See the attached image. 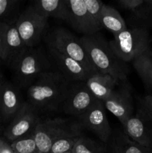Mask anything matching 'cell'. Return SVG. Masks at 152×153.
<instances>
[{"instance_id":"6da1fadb","label":"cell","mask_w":152,"mask_h":153,"mask_svg":"<svg viewBox=\"0 0 152 153\" xmlns=\"http://www.w3.org/2000/svg\"><path fill=\"white\" fill-rule=\"evenodd\" d=\"M71 82L57 70L45 72L27 88L28 103L37 111L61 108Z\"/></svg>"},{"instance_id":"7a4b0ae2","label":"cell","mask_w":152,"mask_h":153,"mask_svg":"<svg viewBox=\"0 0 152 153\" xmlns=\"http://www.w3.org/2000/svg\"><path fill=\"white\" fill-rule=\"evenodd\" d=\"M79 39L96 73L110 75L119 80L127 79L130 67L115 55L102 34L98 32Z\"/></svg>"},{"instance_id":"3957f363","label":"cell","mask_w":152,"mask_h":153,"mask_svg":"<svg viewBox=\"0 0 152 153\" xmlns=\"http://www.w3.org/2000/svg\"><path fill=\"white\" fill-rule=\"evenodd\" d=\"M109 46L115 55L124 62L133 61L151 49L148 28L131 27L114 35Z\"/></svg>"},{"instance_id":"277c9868","label":"cell","mask_w":152,"mask_h":153,"mask_svg":"<svg viewBox=\"0 0 152 153\" xmlns=\"http://www.w3.org/2000/svg\"><path fill=\"white\" fill-rule=\"evenodd\" d=\"M52 62L40 47L28 48L13 67L14 77L19 88H28L45 72L50 71Z\"/></svg>"},{"instance_id":"5b68a950","label":"cell","mask_w":152,"mask_h":153,"mask_svg":"<svg viewBox=\"0 0 152 153\" xmlns=\"http://www.w3.org/2000/svg\"><path fill=\"white\" fill-rule=\"evenodd\" d=\"M47 47L55 49L59 53L67 55L84 66L87 70L95 74V68L83 49L80 39L64 28L52 29L46 36Z\"/></svg>"},{"instance_id":"8992f818","label":"cell","mask_w":152,"mask_h":153,"mask_svg":"<svg viewBox=\"0 0 152 153\" xmlns=\"http://www.w3.org/2000/svg\"><path fill=\"white\" fill-rule=\"evenodd\" d=\"M81 126L78 123H71L66 119H40L33 131L37 150L49 153L53 143L67 133Z\"/></svg>"},{"instance_id":"52a82bcc","label":"cell","mask_w":152,"mask_h":153,"mask_svg":"<svg viewBox=\"0 0 152 153\" xmlns=\"http://www.w3.org/2000/svg\"><path fill=\"white\" fill-rule=\"evenodd\" d=\"M47 22V18L41 16L32 5L19 15L16 20V27L27 47H35L40 43Z\"/></svg>"},{"instance_id":"ba28073f","label":"cell","mask_w":152,"mask_h":153,"mask_svg":"<svg viewBox=\"0 0 152 153\" xmlns=\"http://www.w3.org/2000/svg\"><path fill=\"white\" fill-rule=\"evenodd\" d=\"M98 101L88 89L86 82H77L70 85L61 109L67 114L77 118Z\"/></svg>"},{"instance_id":"9c48e42d","label":"cell","mask_w":152,"mask_h":153,"mask_svg":"<svg viewBox=\"0 0 152 153\" xmlns=\"http://www.w3.org/2000/svg\"><path fill=\"white\" fill-rule=\"evenodd\" d=\"M77 119L81 126L95 133L103 143H108L112 135V128L102 102L98 100Z\"/></svg>"},{"instance_id":"30bf717a","label":"cell","mask_w":152,"mask_h":153,"mask_svg":"<svg viewBox=\"0 0 152 153\" xmlns=\"http://www.w3.org/2000/svg\"><path fill=\"white\" fill-rule=\"evenodd\" d=\"M37 110L28 102H24L19 111L4 132V136L11 143L33 132L40 120Z\"/></svg>"},{"instance_id":"8fae6325","label":"cell","mask_w":152,"mask_h":153,"mask_svg":"<svg viewBox=\"0 0 152 153\" xmlns=\"http://www.w3.org/2000/svg\"><path fill=\"white\" fill-rule=\"evenodd\" d=\"M49 58L52 66L58 69L57 71L70 82H86L94 73L84 66L67 55L59 53L55 49L48 47Z\"/></svg>"},{"instance_id":"7c38bea8","label":"cell","mask_w":152,"mask_h":153,"mask_svg":"<svg viewBox=\"0 0 152 153\" xmlns=\"http://www.w3.org/2000/svg\"><path fill=\"white\" fill-rule=\"evenodd\" d=\"M24 102L19 88L4 79L0 87V117L2 123L11 122Z\"/></svg>"},{"instance_id":"4fadbf2b","label":"cell","mask_w":152,"mask_h":153,"mask_svg":"<svg viewBox=\"0 0 152 153\" xmlns=\"http://www.w3.org/2000/svg\"><path fill=\"white\" fill-rule=\"evenodd\" d=\"M102 102L104 108L113 114L122 125L134 115L133 99L128 87L115 89Z\"/></svg>"},{"instance_id":"5bb4252c","label":"cell","mask_w":152,"mask_h":153,"mask_svg":"<svg viewBox=\"0 0 152 153\" xmlns=\"http://www.w3.org/2000/svg\"><path fill=\"white\" fill-rule=\"evenodd\" d=\"M28 49L19 36L16 27V20L7 21L4 33L3 64L13 70Z\"/></svg>"},{"instance_id":"9a60e30c","label":"cell","mask_w":152,"mask_h":153,"mask_svg":"<svg viewBox=\"0 0 152 153\" xmlns=\"http://www.w3.org/2000/svg\"><path fill=\"white\" fill-rule=\"evenodd\" d=\"M123 132L136 143L152 149V124L139 108L122 125Z\"/></svg>"},{"instance_id":"2e32d148","label":"cell","mask_w":152,"mask_h":153,"mask_svg":"<svg viewBox=\"0 0 152 153\" xmlns=\"http://www.w3.org/2000/svg\"><path fill=\"white\" fill-rule=\"evenodd\" d=\"M68 8L67 22L75 30L89 36L98 33V30L91 20L84 0H66Z\"/></svg>"},{"instance_id":"e0dca14e","label":"cell","mask_w":152,"mask_h":153,"mask_svg":"<svg viewBox=\"0 0 152 153\" xmlns=\"http://www.w3.org/2000/svg\"><path fill=\"white\" fill-rule=\"evenodd\" d=\"M119 80L108 74L95 73L86 82V87L92 95L100 101L105 100L115 90Z\"/></svg>"},{"instance_id":"ac0fdd59","label":"cell","mask_w":152,"mask_h":153,"mask_svg":"<svg viewBox=\"0 0 152 153\" xmlns=\"http://www.w3.org/2000/svg\"><path fill=\"white\" fill-rule=\"evenodd\" d=\"M33 7L41 16L63 19L67 22L68 8L66 0H38L34 2Z\"/></svg>"},{"instance_id":"d6986e66","label":"cell","mask_w":152,"mask_h":153,"mask_svg":"<svg viewBox=\"0 0 152 153\" xmlns=\"http://www.w3.org/2000/svg\"><path fill=\"white\" fill-rule=\"evenodd\" d=\"M110 151L111 153H152V149L136 143L121 131L113 134Z\"/></svg>"},{"instance_id":"ffe728a7","label":"cell","mask_w":152,"mask_h":153,"mask_svg":"<svg viewBox=\"0 0 152 153\" xmlns=\"http://www.w3.org/2000/svg\"><path fill=\"white\" fill-rule=\"evenodd\" d=\"M100 24L101 28H106L114 35L128 28L120 13L113 7L106 4H104L101 9Z\"/></svg>"},{"instance_id":"44dd1931","label":"cell","mask_w":152,"mask_h":153,"mask_svg":"<svg viewBox=\"0 0 152 153\" xmlns=\"http://www.w3.org/2000/svg\"><path fill=\"white\" fill-rule=\"evenodd\" d=\"M132 62L143 83L148 88L152 90V58L145 53L137 57Z\"/></svg>"},{"instance_id":"7402d4cb","label":"cell","mask_w":152,"mask_h":153,"mask_svg":"<svg viewBox=\"0 0 152 153\" xmlns=\"http://www.w3.org/2000/svg\"><path fill=\"white\" fill-rule=\"evenodd\" d=\"M81 126L67 133L57 140L50 149L49 153H66L72 150L76 141L80 135Z\"/></svg>"},{"instance_id":"603a6c76","label":"cell","mask_w":152,"mask_h":153,"mask_svg":"<svg viewBox=\"0 0 152 153\" xmlns=\"http://www.w3.org/2000/svg\"><path fill=\"white\" fill-rule=\"evenodd\" d=\"M72 152L74 153H108L104 143L85 136H80L76 141Z\"/></svg>"},{"instance_id":"cb8c5ba5","label":"cell","mask_w":152,"mask_h":153,"mask_svg":"<svg viewBox=\"0 0 152 153\" xmlns=\"http://www.w3.org/2000/svg\"><path fill=\"white\" fill-rule=\"evenodd\" d=\"M10 146L14 153H34L37 151L33 132L13 141Z\"/></svg>"},{"instance_id":"d4e9b609","label":"cell","mask_w":152,"mask_h":153,"mask_svg":"<svg viewBox=\"0 0 152 153\" xmlns=\"http://www.w3.org/2000/svg\"><path fill=\"white\" fill-rule=\"evenodd\" d=\"M84 3L86 4L91 20L97 29L100 31L101 28L100 24V16H101V9L104 4L100 0H84Z\"/></svg>"},{"instance_id":"484cf974","label":"cell","mask_w":152,"mask_h":153,"mask_svg":"<svg viewBox=\"0 0 152 153\" xmlns=\"http://www.w3.org/2000/svg\"><path fill=\"white\" fill-rule=\"evenodd\" d=\"M16 0H0V22H7L6 18L16 7Z\"/></svg>"},{"instance_id":"4316f807","label":"cell","mask_w":152,"mask_h":153,"mask_svg":"<svg viewBox=\"0 0 152 153\" xmlns=\"http://www.w3.org/2000/svg\"><path fill=\"white\" fill-rule=\"evenodd\" d=\"M138 108L142 111L149 121L152 123V95H146L139 100Z\"/></svg>"},{"instance_id":"83f0119b","label":"cell","mask_w":152,"mask_h":153,"mask_svg":"<svg viewBox=\"0 0 152 153\" xmlns=\"http://www.w3.org/2000/svg\"><path fill=\"white\" fill-rule=\"evenodd\" d=\"M145 1V0H119L117 3L119 7L132 13L142 7L144 4Z\"/></svg>"},{"instance_id":"f1b7e54d","label":"cell","mask_w":152,"mask_h":153,"mask_svg":"<svg viewBox=\"0 0 152 153\" xmlns=\"http://www.w3.org/2000/svg\"><path fill=\"white\" fill-rule=\"evenodd\" d=\"M145 25L148 28H149V27H152V0H145Z\"/></svg>"},{"instance_id":"f546056e","label":"cell","mask_w":152,"mask_h":153,"mask_svg":"<svg viewBox=\"0 0 152 153\" xmlns=\"http://www.w3.org/2000/svg\"><path fill=\"white\" fill-rule=\"evenodd\" d=\"M7 22H0V64L2 63L3 51H4V33H5Z\"/></svg>"},{"instance_id":"4dcf8cb0","label":"cell","mask_w":152,"mask_h":153,"mask_svg":"<svg viewBox=\"0 0 152 153\" xmlns=\"http://www.w3.org/2000/svg\"><path fill=\"white\" fill-rule=\"evenodd\" d=\"M0 153H14L12 149L10 144L7 143L4 140H1V145H0Z\"/></svg>"},{"instance_id":"1f68e13d","label":"cell","mask_w":152,"mask_h":153,"mask_svg":"<svg viewBox=\"0 0 152 153\" xmlns=\"http://www.w3.org/2000/svg\"><path fill=\"white\" fill-rule=\"evenodd\" d=\"M4 76H3L2 73H1V70H0V87H1V84H2L3 81L4 80ZM0 124H2V122H1V117H0Z\"/></svg>"},{"instance_id":"d6a6232c","label":"cell","mask_w":152,"mask_h":153,"mask_svg":"<svg viewBox=\"0 0 152 153\" xmlns=\"http://www.w3.org/2000/svg\"><path fill=\"white\" fill-rule=\"evenodd\" d=\"M146 54H147V55H149V56H150V57H151V58H152V49H151V50H150V51H148V52H147V53H146Z\"/></svg>"},{"instance_id":"836d02e7","label":"cell","mask_w":152,"mask_h":153,"mask_svg":"<svg viewBox=\"0 0 152 153\" xmlns=\"http://www.w3.org/2000/svg\"><path fill=\"white\" fill-rule=\"evenodd\" d=\"M2 131V126H1V124H0V133Z\"/></svg>"},{"instance_id":"e575fe53","label":"cell","mask_w":152,"mask_h":153,"mask_svg":"<svg viewBox=\"0 0 152 153\" xmlns=\"http://www.w3.org/2000/svg\"><path fill=\"white\" fill-rule=\"evenodd\" d=\"M34 153H40V152H39V151L38 150H37V151H36V152H34Z\"/></svg>"},{"instance_id":"d590c367","label":"cell","mask_w":152,"mask_h":153,"mask_svg":"<svg viewBox=\"0 0 152 153\" xmlns=\"http://www.w3.org/2000/svg\"><path fill=\"white\" fill-rule=\"evenodd\" d=\"M1 140H1V139H0V145H1Z\"/></svg>"},{"instance_id":"8d00e7d4","label":"cell","mask_w":152,"mask_h":153,"mask_svg":"<svg viewBox=\"0 0 152 153\" xmlns=\"http://www.w3.org/2000/svg\"><path fill=\"white\" fill-rule=\"evenodd\" d=\"M66 153H72V151H69V152H66Z\"/></svg>"},{"instance_id":"74e56055","label":"cell","mask_w":152,"mask_h":153,"mask_svg":"<svg viewBox=\"0 0 152 153\" xmlns=\"http://www.w3.org/2000/svg\"><path fill=\"white\" fill-rule=\"evenodd\" d=\"M72 153H74V152H72Z\"/></svg>"},{"instance_id":"f35d334b","label":"cell","mask_w":152,"mask_h":153,"mask_svg":"<svg viewBox=\"0 0 152 153\" xmlns=\"http://www.w3.org/2000/svg\"><path fill=\"white\" fill-rule=\"evenodd\" d=\"M151 124H152V123H151Z\"/></svg>"}]
</instances>
